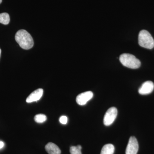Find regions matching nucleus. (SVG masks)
<instances>
[{"label": "nucleus", "instance_id": "9b49d317", "mask_svg": "<svg viewBox=\"0 0 154 154\" xmlns=\"http://www.w3.org/2000/svg\"><path fill=\"white\" fill-rule=\"evenodd\" d=\"M10 22V16L8 13H4L0 14V23L7 25Z\"/></svg>", "mask_w": 154, "mask_h": 154}, {"label": "nucleus", "instance_id": "39448f33", "mask_svg": "<svg viewBox=\"0 0 154 154\" xmlns=\"http://www.w3.org/2000/svg\"><path fill=\"white\" fill-rule=\"evenodd\" d=\"M138 149L139 145L137 140L134 137H131L127 146L125 154H137Z\"/></svg>", "mask_w": 154, "mask_h": 154}, {"label": "nucleus", "instance_id": "7ed1b4c3", "mask_svg": "<svg viewBox=\"0 0 154 154\" xmlns=\"http://www.w3.org/2000/svg\"><path fill=\"white\" fill-rule=\"evenodd\" d=\"M138 43L141 47L151 49L154 47V39L147 30H143L140 32L138 36Z\"/></svg>", "mask_w": 154, "mask_h": 154}, {"label": "nucleus", "instance_id": "f3484780", "mask_svg": "<svg viewBox=\"0 0 154 154\" xmlns=\"http://www.w3.org/2000/svg\"><path fill=\"white\" fill-rule=\"evenodd\" d=\"M1 49H0V57H1Z\"/></svg>", "mask_w": 154, "mask_h": 154}, {"label": "nucleus", "instance_id": "9d476101", "mask_svg": "<svg viewBox=\"0 0 154 154\" xmlns=\"http://www.w3.org/2000/svg\"><path fill=\"white\" fill-rule=\"evenodd\" d=\"M115 148L111 144H107L102 147L101 154H113Z\"/></svg>", "mask_w": 154, "mask_h": 154}, {"label": "nucleus", "instance_id": "f8f14e48", "mask_svg": "<svg viewBox=\"0 0 154 154\" xmlns=\"http://www.w3.org/2000/svg\"><path fill=\"white\" fill-rule=\"evenodd\" d=\"M47 120L46 116L43 114H38L35 116L34 117V120L37 123H42L44 122Z\"/></svg>", "mask_w": 154, "mask_h": 154}, {"label": "nucleus", "instance_id": "ddd939ff", "mask_svg": "<svg viewBox=\"0 0 154 154\" xmlns=\"http://www.w3.org/2000/svg\"><path fill=\"white\" fill-rule=\"evenodd\" d=\"M82 146L81 145H78L76 146H72L70 148V152L71 154H82Z\"/></svg>", "mask_w": 154, "mask_h": 154}, {"label": "nucleus", "instance_id": "2eb2a0df", "mask_svg": "<svg viewBox=\"0 0 154 154\" xmlns=\"http://www.w3.org/2000/svg\"><path fill=\"white\" fill-rule=\"evenodd\" d=\"M4 146V143L2 141H0V149L2 148Z\"/></svg>", "mask_w": 154, "mask_h": 154}, {"label": "nucleus", "instance_id": "f03ea898", "mask_svg": "<svg viewBox=\"0 0 154 154\" xmlns=\"http://www.w3.org/2000/svg\"><path fill=\"white\" fill-rule=\"evenodd\" d=\"M119 60L124 66L128 68L137 69L141 66L140 60L134 55L130 54H122L119 57Z\"/></svg>", "mask_w": 154, "mask_h": 154}, {"label": "nucleus", "instance_id": "20e7f679", "mask_svg": "<svg viewBox=\"0 0 154 154\" xmlns=\"http://www.w3.org/2000/svg\"><path fill=\"white\" fill-rule=\"evenodd\" d=\"M117 113L118 111L117 109L115 107H110L107 110L103 120L105 126H109L114 122L117 116Z\"/></svg>", "mask_w": 154, "mask_h": 154}, {"label": "nucleus", "instance_id": "1a4fd4ad", "mask_svg": "<svg viewBox=\"0 0 154 154\" xmlns=\"http://www.w3.org/2000/svg\"><path fill=\"white\" fill-rule=\"evenodd\" d=\"M45 149L49 154H60L61 150L57 146L52 143H49L45 146Z\"/></svg>", "mask_w": 154, "mask_h": 154}, {"label": "nucleus", "instance_id": "f257e3e1", "mask_svg": "<svg viewBox=\"0 0 154 154\" xmlns=\"http://www.w3.org/2000/svg\"><path fill=\"white\" fill-rule=\"evenodd\" d=\"M15 39L19 46L23 49H30L33 47V38L26 30H20L17 31L15 35Z\"/></svg>", "mask_w": 154, "mask_h": 154}, {"label": "nucleus", "instance_id": "dca6fc26", "mask_svg": "<svg viewBox=\"0 0 154 154\" xmlns=\"http://www.w3.org/2000/svg\"><path fill=\"white\" fill-rule=\"evenodd\" d=\"M2 0H0V4H1V3L2 2Z\"/></svg>", "mask_w": 154, "mask_h": 154}, {"label": "nucleus", "instance_id": "0eeeda50", "mask_svg": "<svg viewBox=\"0 0 154 154\" xmlns=\"http://www.w3.org/2000/svg\"><path fill=\"white\" fill-rule=\"evenodd\" d=\"M154 89V84L151 81H147L143 84L138 90L139 93L142 95L151 94Z\"/></svg>", "mask_w": 154, "mask_h": 154}, {"label": "nucleus", "instance_id": "423d86ee", "mask_svg": "<svg viewBox=\"0 0 154 154\" xmlns=\"http://www.w3.org/2000/svg\"><path fill=\"white\" fill-rule=\"evenodd\" d=\"M94 96V94L91 91H87L80 94L77 96L76 101L80 105H85L88 101L91 100Z\"/></svg>", "mask_w": 154, "mask_h": 154}, {"label": "nucleus", "instance_id": "6e6552de", "mask_svg": "<svg viewBox=\"0 0 154 154\" xmlns=\"http://www.w3.org/2000/svg\"><path fill=\"white\" fill-rule=\"evenodd\" d=\"M43 94V90L42 89L39 88L37 89L28 96L26 99V102L27 103H30L34 102H37L38 101L41 97H42Z\"/></svg>", "mask_w": 154, "mask_h": 154}, {"label": "nucleus", "instance_id": "4468645a", "mask_svg": "<svg viewBox=\"0 0 154 154\" xmlns=\"http://www.w3.org/2000/svg\"><path fill=\"white\" fill-rule=\"evenodd\" d=\"M59 121L61 124H66L68 122V118L66 116H61L60 118Z\"/></svg>", "mask_w": 154, "mask_h": 154}]
</instances>
